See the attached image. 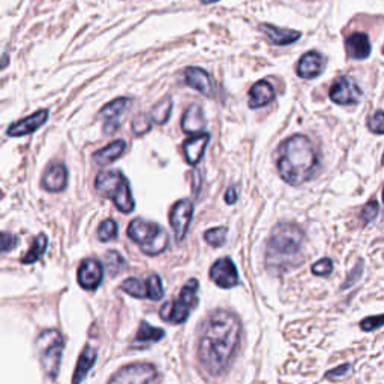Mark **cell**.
<instances>
[{"label":"cell","mask_w":384,"mask_h":384,"mask_svg":"<svg viewBox=\"0 0 384 384\" xmlns=\"http://www.w3.org/2000/svg\"><path fill=\"white\" fill-rule=\"evenodd\" d=\"M192 215H194V206H192L191 200H180L171 207L170 224L175 231L177 242L185 239Z\"/></svg>","instance_id":"8fae6325"},{"label":"cell","mask_w":384,"mask_h":384,"mask_svg":"<svg viewBox=\"0 0 384 384\" xmlns=\"http://www.w3.org/2000/svg\"><path fill=\"white\" fill-rule=\"evenodd\" d=\"M95 188L101 195L111 200L115 206L124 212V214H131L134 210L135 203L133 198V192L128 179L117 170L101 171L96 176Z\"/></svg>","instance_id":"277c9868"},{"label":"cell","mask_w":384,"mask_h":384,"mask_svg":"<svg viewBox=\"0 0 384 384\" xmlns=\"http://www.w3.org/2000/svg\"><path fill=\"white\" fill-rule=\"evenodd\" d=\"M275 99V90L267 82H258L249 90V108H261Z\"/></svg>","instance_id":"44dd1931"},{"label":"cell","mask_w":384,"mask_h":384,"mask_svg":"<svg viewBox=\"0 0 384 384\" xmlns=\"http://www.w3.org/2000/svg\"><path fill=\"white\" fill-rule=\"evenodd\" d=\"M330 99L339 105H355L362 99V89L356 80L348 75L339 77L330 89Z\"/></svg>","instance_id":"9c48e42d"},{"label":"cell","mask_w":384,"mask_h":384,"mask_svg":"<svg viewBox=\"0 0 384 384\" xmlns=\"http://www.w3.org/2000/svg\"><path fill=\"white\" fill-rule=\"evenodd\" d=\"M47 119H48V110H39L32 116L24 117L23 120H20V122L13 124L8 128L6 134L9 137H24L29 134H34L35 131H38L47 122Z\"/></svg>","instance_id":"5bb4252c"},{"label":"cell","mask_w":384,"mask_h":384,"mask_svg":"<svg viewBox=\"0 0 384 384\" xmlns=\"http://www.w3.org/2000/svg\"><path fill=\"white\" fill-rule=\"evenodd\" d=\"M210 279L221 288H233L239 284V274L230 258H219L210 267Z\"/></svg>","instance_id":"7c38bea8"},{"label":"cell","mask_w":384,"mask_h":384,"mask_svg":"<svg viewBox=\"0 0 384 384\" xmlns=\"http://www.w3.org/2000/svg\"><path fill=\"white\" fill-rule=\"evenodd\" d=\"M77 278L78 284L84 290L94 291L99 287L101 281L104 278V267L98 260L87 258L82 263V266H80Z\"/></svg>","instance_id":"4fadbf2b"},{"label":"cell","mask_w":384,"mask_h":384,"mask_svg":"<svg viewBox=\"0 0 384 384\" xmlns=\"http://www.w3.org/2000/svg\"><path fill=\"white\" fill-rule=\"evenodd\" d=\"M303 244V231L293 222H281L270 236L266 265L272 270H284L296 265Z\"/></svg>","instance_id":"3957f363"},{"label":"cell","mask_w":384,"mask_h":384,"mask_svg":"<svg viewBox=\"0 0 384 384\" xmlns=\"http://www.w3.org/2000/svg\"><path fill=\"white\" fill-rule=\"evenodd\" d=\"M209 134H195L192 135L191 138H188L184 143V152H185V158L186 163L189 165H197L201 158L205 155V150L207 147L209 143Z\"/></svg>","instance_id":"d6986e66"},{"label":"cell","mask_w":384,"mask_h":384,"mask_svg":"<svg viewBox=\"0 0 384 384\" xmlns=\"http://www.w3.org/2000/svg\"><path fill=\"white\" fill-rule=\"evenodd\" d=\"M126 149V143L124 140H116L113 143H110L104 149L98 150L94 155V161L98 165H108L111 163H115L116 159L124 155V152Z\"/></svg>","instance_id":"cb8c5ba5"},{"label":"cell","mask_w":384,"mask_h":384,"mask_svg":"<svg viewBox=\"0 0 384 384\" xmlns=\"http://www.w3.org/2000/svg\"><path fill=\"white\" fill-rule=\"evenodd\" d=\"M332 270H333V263L329 258H323L312 266V274L317 276H327L332 274Z\"/></svg>","instance_id":"e575fe53"},{"label":"cell","mask_w":384,"mask_h":384,"mask_svg":"<svg viewBox=\"0 0 384 384\" xmlns=\"http://www.w3.org/2000/svg\"><path fill=\"white\" fill-rule=\"evenodd\" d=\"M96 362V350L92 346H86L82 355H80V359L77 362V368L73 377V384H82L84 378L87 377L89 371L92 369Z\"/></svg>","instance_id":"603a6c76"},{"label":"cell","mask_w":384,"mask_h":384,"mask_svg":"<svg viewBox=\"0 0 384 384\" xmlns=\"http://www.w3.org/2000/svg\"><path fill=\"white\" fill-rule=\"evenodd\" d=\"M171 108H173V99H171L170 96L161 99L159 103L154 108H152V113H150L152 122H156L158 125H164L170 119Z\"/></svg>","instance_id":"4316f807"},{"label":"cell","mask_w":384,"mask_h":384,"mask_svg":"<svg viewBox=\"0 0 384 384\" xmlns=\"http://www.w3.org/2000/svg\"><path fill=\"white\" fill-rule=\"evenodd\" d=\"M146 287H147V299L159 300L164 296L163 282H161V278L158 275H150L149 279L146 281Z\"/></svg>","instance_id":"4dcf8cb0"},{"label":"cell","mask_w":384,"mask_h":384,"mask_svg":"<svg viewBox=\"0 0 384 384\" xmlns=\"http://www.w3.org/2000/svg\"><path fill=\"white\" fill-rule=\"evenodd\" d=\"M276 168L282 180L291 186H300L316 175L320 159L318 154L307 135H293L282 141L276 154Z\"/></svg>","instance_id":"7a4b0ae2"},{"label":"cell","mask_w":384,"mask_h":384,"mask_svg":"<svg viewBox=\"0 0 384 384\" xmlns=\"http://www.w3.org/2000/svg\"><path fill=\"white\" fill-rule=\"evenodd\" d=\"M18 245V237L11 233H0V254L11 251Z\"/></svg>","instance_id":"d590c367"},{"label":"cell","mask_w":384,"mask_h":384,"mask_svg":"<svg viewBox=\"0 0 384 384\" xmlns=\"http://www.w3.org/2000/svg\"><path fill=\"white\" fill-rule=\"evenodd\" d=\"M227 233H228V230L226 227H215V228H210L206 231L205 239L209 245L219 248L226 244Z\"/></svg>","instance_id":"f546056e"},{"label":"cell","mask_w":384,"mask_h":384,"mask_svg":"<svg viewBox=\"0 0 384 384\" xmlns=\"http://www.w3.org/2000/svg\"><path fill=\"white\" fill-rule=\"evenodd\" d=\"M378 210H380V206H378V203L376 200L368 201V203L363 206V209H362V214H360L362 221L365 222V224H368V222H371V221H374L377 218Z\"/></svg>","instance_id":"836d02e7"},{"label":"cell","mask_w":384,"mask_h":384,"mask_svg":"<svg viewBox=\"0 0 384 384\" xmlns=\"http://www.w3.org/2000/svg\"><path fill=\"white\" fill-rule=\"evenodd\" d=\"M368 128L374 134H378V135L383 134V111L381 110H377L376 115L369 117Z\"/></svg>","instance_id":"8d00e7d4"},{"label":"cell","mask_w":384,"mask_h":384,"mask_svg":"<svg viewBox=\"0 0 384 384\" xmlns=\"http://www.w3.org/2000/svg\"><path fill=\"white\" fill-rule=\"evenodd\" d=\"M206 128V120L203 110L200 108V105H191L184 115V119H182V129L185 131L186 134H201Z\"/></svg>","instance_id":"ffe728a7"},{"label":"cell","mask_w":384,"mask_h":384,"mask_svg":"<svg viewBox=\"0 0 384 384\" xmlns=\"http://www.w3.org/2000/svg\"><path fill=\"white\" fill-rule=\"evenodd\" d=\"M226 201L228 205H235L237 201V191L235 186H230L226 192Z\"/></svg>","instance_id":"ab89813d"},{"label":"cell","mask_w":384,"mask_h":384,"mask_svg":"<svg viewBox=\"0 0 384 384\" xmlns=\"http://www.w3.org/2000/svg\"><path fill=\"white\" fill-rule=\"evenodd\" d=\"M198 305V281L189 279L185 287L180 290L179 296L171 302H167L161 308L159 316L164 321L180 325L185 323L191 314V311Z\"/></svg>","instance_id":"52a82bcc"},{"label":"cell","mask_w":384,"mask_h":384,"mask_svg":"<svg viewBox=\"0 0 384 384\" xmlns=\"http://www.w3.org/2000/svg\"><path fill=\"white\" fill-rule=\"evenodd\" d=\"M347 53L356 60L368 59L371 54V43L365 34H353L346 39Z\"/></svg>","instance_id":"7402d4cb"},{"label":"cell","mask_w":384,"mask_h":384,"mask_svg":"<svg viewBox=\"0 0 384 384\" xmlns=\"http://www.w3.org/2000/svg\"><path fill=\"white\" fill-rule=\"evenodd\" d=\"M152 128V119L146 115H138L134 117L133 120V131L135 133V135H143L146 133H149Z\"/></svg>","instance_id":"d6a6232c"},{"label":"cell","mask_w":384,"mask_h":384,"mask_svg":"<svg viewBox=\"0 0 384 384\" xmlns=\"http://www.w3.org/2000/svg\"><path fill=\"white\" fill-rule=\"evenodd\" d=\"M47 245H48V239L45 235H39L35 240L34 245L30 248L26 254L22 258L23 265H32V263H36L39 258L44 256V252L47 251Z\"/></svg>","instance_id":"484cf974"},{"label":"cell","mask_w":384,"mask_h":384,"mask_svg":"<svg viewBox=\"0 0 384 384\" xmlns=\"http://www.w3.org/2000/svg\"><path fill=\"white\" fill-rule=\"evenodd\" d=\"M158 371L150 363H134L117 371L108 384H156Z\"/></svg>","instance_id":"ba28073f"},{"label":"cell","mask_w":384,"mask_h":384,"mask_svg":"<svg viewBox=\"0 0 384 384\" xmlns=\"http://www.w3.org/2000/svg\"><path fill=\"white\" fill-rule=\"evenodd\" d=\"M323 69H325V57L318 52H308L299 60L297 75L305 80H311L318 77L323 73Z\"/></svg>","instance_id":"e0dca14e"},{"label":"cell","mask_w":384,"mask_h":384,"mask_svg":"<svg viewBox=\"0 0 384 384\" xmlns=\"http://www.w3.org/2000/svg\"><path fill=\"white\" fill-rule=\"evenodd\" d=\"M260 30L265 34V36L269 39V41L275 45H290L293 43L299 41L302 36V34L297 32V30L281 29L276 26H272L269 23L260 24Z\"/></svg>","instance_id":"ac0fdd59"},{"label":"cell","mask_w":384,"mask_h":384,"mask_svg":"<svg viewBox=\"0 0 384 384\" xmlns=\"http://www.w3.org/2000/svg\"><path fill=\"white\" fill-rule=\"evenodd\" d=\"M185 83L198 90L200 94H203L206 96H214L215 94V87H214V82H212L210 75L206 73L205 69L201 68H188L185 71Z\"/></svg>","instance_id":"9a60e30c"},{"label":"cell","mask_w":384,"mask_h":384,"mask_svg":"<svg viewBox=\"0 0 384 384\" xmlns=\"http://www.w3.org/2000/svg\"><path fill=\"white\" fill-rule=\"evenodd\" d=\"M131 103L129 98H117L111 101L103 110L99 111V119L104 120V133L111 135L120 128V119L126 113Z\"/></svg>","instance_id":"30bf717a"},{"label":"cell","mask_w":384,"mask_h":384,"mask_svg":"<svg viewBox=\"0 0 384 384\" xmlns=\"http://www.w3.org/2000/svg\"><path fill=\"white\" fill-rule=\"evenodd\" d=\"M117 237V224L113 219H105L98 228V239L101 242H110Z\"/></svg>","instance_id":"1f68e13d"},{"label":"cell","mask_w":384,"mask_h":384,"mask_svg":"<svg viewBox=\"0 0 384 384\" xmlns=\"http://www.w3.org/2000/svg\"><path fill=\"white\" fill-rule=\"evenodd\" d=\"M240 344V321L228 311H216L205 323L198 339V359L210 376H221Z\"/></svg>","instance_id":"6da1fadb"},{"label":"cell","mask_w":384,"mask_h":384,"mask_svg":"<svg viewBox=\"0 0 384 384\" xmlns=\"http://www.w3.org/2000/svg\"><path fill=\"white\" fill-rule=\"evenodd\" d=\"M350 371V365H342V367H339V368H337V369H332V371H329L327 374H326V377L327 378H333V377H342L344 376V374H346V372H348Z\"/></svg>","instance_id":"f35d334b"},{"label":"cell","mask_w":384,"mask_h":384,"mask_svg":"<svg viewBox=\"0 0 384 384\" xmlns=\"http://www.w3.org/2000/svg\"><path fill=\"white\" fill-rule=\"evenodd\" d=\"M43 188L48 192H60L66 188L68 184V170L64 164H52L43 176Z\"/></svg>","instance_id":"2e32d148"},{"label":"cell","mask_w":384,"mask_h":384,"mask_svg":"<svg viewBox=\"0 0 384 384\" xmlns=\"http://www.w3.org/2000/svg\"><path fill=\"white\" fill-rule=\"evenodd\" d=\"M128 237L140 245L146 256H159L168 246L167 231L155 222L135 218L128 227Z\"/></svg>","instance_id":"5b68a950"},{"label":"cell","mask_w":384,"mask_h":384,"mask_svg":"<svg viewBox=\"0 0 384 384\" xmlns=\"http://www.w3.org/2000/svg\"><path fill=\"white\" fill-rule=\"evenodd\" d=\"M218 2V0H201V3H205V5H209V3H215Z\"/></svg>","instance_id":"60d3db41"},{"label":"cell","mask_w":384,"mask_h":384,"mask_svg":"<svg viewBox=\"0 0 384 384\" xmlns=\"http://www.w3.org/2000/svg\"><path fill=\"white\" fill-rule=\"evenodd\" d=\"M383 326V316H376V317H368L360 323V327L365 332L371 330H377Z\"/></svg>","instance_id":"74e56055"},{"label":"cell","mask_w":384,"mask_h":384,"mask_svg":"<svg viewBox=\"0 0 384 384\" xmlns=\"http://www.w3.org/2000/svg\"><path fill=\"white\" fill-rule=\"evenodd\" d=\"M105 263H107V267H108V272H110L111 276H116L119 272H122L124 267L126 266L124 257L120 256L119 252H116V251H108L107 252Z\"/></svg>","instance_id":"f1b7e54d"},{"label":"cell","mask_w":384,"mask_h":384,"mask_svg":"<svg viewBox=\"0 0 384 384\" xmlns=\"http://www.w3.org/2000/svg\"><path fill=\"white\" fill-rule=\"evenodd\" d=\"M165 337V332L159 327L150 326L147 321H141L135 337V342H158Z\"/></svg>","instance_id":"d4e9b609"},{"label":"cell","mask_w":384,"mask_h":384,"mask_svg":"<svg viewBox=\"0 0 384 384\" xmlns=\"http://www.w3.org/2000/svg\"><path fill=\"white\" fill-rule=\"evenodd\" d=\"M125 293H128L129 296L137 297V299H145L147 297V287L146 282L140 281L138 278H128L122 282V286H120Z\"/></svg>","instance_id":"83f0119b"},{"label":"cell","mask_w":384,"mask_h":384,"mask_svg":"<svg viewBox=\"0 0 384 384\" xmlns=\"http://www.w3.org/2000/svg\"><path fill=\"white\" fill-rule=\"evenodd\" d=\"M64 347H65V342H64L62 333L56 329L44 330L36 339L39 362H41L43 369L48 378L56 380L59 376Z\"/></svg>","instance_id":"8992f818"}]
</instances>
